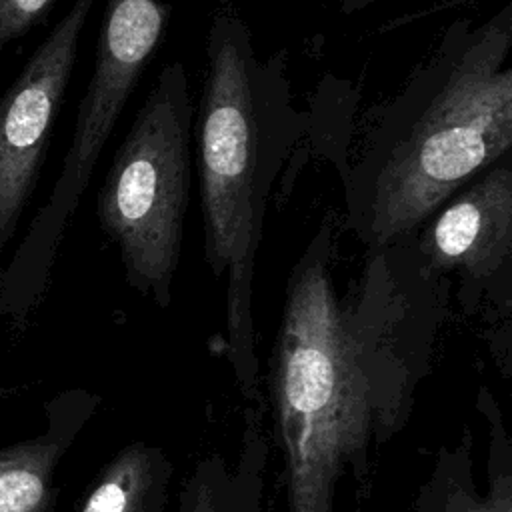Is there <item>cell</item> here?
I'll return each instance as SVG.
<instances>
[{
	"label": "cell",
	"instance_id": "obj_11",
	"mask_svg": "<svg viewBox=\"0 0 512 512\" xmlns=\"http://www.w3.org/2000/svg\"><path fill=\"white\" fill-rule=\"evenodd\" d=\"M66 438H42L0 450V512H44Z\"/></svg>",
	"mask_w": 512,
	"mask_h": 512
},
{
	"label": "cell",
	"instance_id": "obj_12",
	"mask_svg": "<svg viewBox=\"0 0 512 512\" xmlns=\"http://www.w3.org/2000/svg\"><path fill=\"white\" fill-rule=\"evenodd\" d=\"M54 0H0V44L24 34Z\"/></svg>",
	"mask_w": 512,
	"mask_h": 512
},
{
	"label": "cell",
	"instance_id": "obj_7",
	"mask_svg": "<svg viewBox=\"0 0 512 512\" xmlns=\"http://www.w3.org/2000/svg\"><path fill=\"white\" fill-rule=\"evenodd\" d=\"M92 6L74 0L0 98V232L14 228L34 186Z\"/></svg>",
	"mask_w": 512,
	"mask_h": 512
},
{
	"label": "cell",
	"instance_id": "obj_9",
	"mask_svg": "<svg viewBox=\"0 0 512 512\" xmlns=\"http://www.w3.org/2000/svg\"><path fill=\"white\" fill-rule=\"evenodd\" d=\"M268 460L264 408L246 406L236 452L200 456L180 484L176 512H264Z\"/></svg>",
	"mask_w": 512,
	"mask_h": 512
},
{
	"label": "cell",
	"instance_id": "obj_4",
	"mask_svg": "<svg viewBox=\"0 0 512 512\" xmlns=\"http://www.w3.org/2000/svg\"><path fill=\"white\" fill-rule=\"evenodd\" d=\"M192 98L182 62L158 74L122 138L96 198L100 228L126 282L160 308L172 300L192 180Z\"/></svg>",
	"mask_w": 512,
	"mask_h": 512
},
{
	"label": "cell",
	"instance_id": "obj_8",
	"mask_svg": "<svg viewBox=\"0 0 512 512\" xmlns=\"http://www.w3.org/2000/svg\"><path fill=\"white\" fill-rule=\"evenodd\" d=\"M476 410L486 430L484 484L476 480L474 436L466 428L452 444L438 448L410 512H512V440L488 386L478 388Z\"/></svg>",
	"mask_w": 512,
	"mask_h": 512
},
{
	"label": "cell",
	"instance_id": "obj_10",
	"mask_svg": "<svg viewBox=\"0 0 512 512\" xmlns=\"http://www.w3.org/2000/svg\"><path fill=\"white\" fill-rule=\"evenodd\" d=\"M174 462L148 440L122 446L88 492L80 512H168Z\"/></svg>",
	"mask_w": 512,
	"mask_h": 512
},
{
	"label": "cell",
	"instance_id": "obj_3",
	"mask_svg": "<svg viewBox=\"0 0 512 512\" xmlns=\"http://www.w3.org/2000/svg\"><path fill=\"white\" fill-rule=\"evenodd\" d=\"M298 116L284 72L256 54L232 6L206 34L196 114V168L204 254L224 284L222 354L248 406L264 408L254 324V278L264 208L296 138Z\"/></svg>",
	"mask_w": 512,
	"mask_h": 512
},
{
	"label": "cell",
	"instance_id": "obj_6",
	"mask_svg": "<svg viewBox=\"0 0 512 512\" xmlns=\"http://www.w3.org/2000/svg\"><path fill=\"white\" fill-rule=\"evenodd\" d=\"M422 260L462 284L468 310L484 306L492 354L510 372V260L512 168L510 154L474 176L414 234Z\"/></svg>",
	"mask_w": 512,
	"mask_h": 512
},
{
	"label": "cell",
	"instance_id": "obj_1",
	"mask_svg": "<svg viewBox=\"0 0 512 512\" xmlns=\"http://www.w3.org/2000/svg\"><path fill=\"white\" fill-rule=\"evenodd\" d=\"M330 260L324 224L288 276L268 366L280 512H336L344 474L366 482L372 450L412 412L446 310V276L422 260L414 236L372 252L344 296Z\"/></svg>",
	"mask_w": 512,
	"mask_h": 512
},
{
	"label": "cell",
	"instance_id": "obj_2",
	"mask_svg": "<svg viewBox=\"0 0 512 512\" xmlns=\"http://www.w3.org/2000/svg\"><path fill=\"white\" fill-rule=\"evenodd\" d=\"M512 148V4L456 22L388 102L346 184L348 220L378 252L414 236Z\"/></svg>",
	"mask_w": 512,
	"mask_h": 512
},
{
	"label": "cell",
	"instance_id": "obj_5",
	"mask_svg": "<svg viewBox=\"0 0 512 512\" xmlns=\"http://www.w3.org/2000/svg\"><path fill=\"white\" fill-rule=\"evenodd\" d=\"M166 28V6L158 0H106L96 64L80 100L72 142L60 176L30 226L18 262L46 270L74 216L96 162L148 68Z\"/></svg>",
	"mask_w": 512,
	"mask_h": 512
},
{
	"label": "cell",
	"instance_id": "obj_13",
	"mask_svg": "<svg viewBox=\"0 0 512 512\" xmlns=\"http://www.w3.org/2000/svg\"><path fill=\"white\" fill-rule=\"evenodd\" d=\"M372 2H376V0H344V10L346 12H354V10H360V8H364L366 4H372Z\"/></svg>",
	"mask_w": 512,
	"mask_h": 512
}]
</instances>
